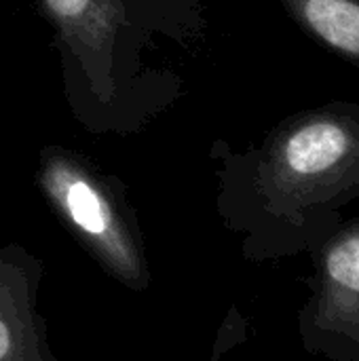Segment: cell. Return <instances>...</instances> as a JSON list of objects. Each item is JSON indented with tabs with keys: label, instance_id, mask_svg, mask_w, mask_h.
Wrapping results in <instances>:
<instances>
[{
	"label": "cell",
	"instance_id": "obj_1",
	"mask_svg": "<svg viewBox=\"0 0 359 361\" xmlns=\"http://www.w3.org/2000/svg\"><path fill=\"white\" fill-rule=\"evenodd\" d=\"M309 347L334 361H359V218L322 243L320 286L309 307Z\"/></svg>",
	"mask_w": 359,
	"mask_h": 361
},
{
	"label": "cell",
	"instance_id": "obj_2",
	"mask_svg": "<svg viewBox=\"0 0 359 361\" xmlns=\"http://www.w3.org/2000/svg\"><path fill=\"white\" fill-rule=\"evenodd\" d=\"M298 21L359 70V0H292Z\"/></svg>",
	"mask_w": 359,
	"mask_h": 361
},
{
	"label": "cell",
	"instance_id": "obj_3",
	"mask_svg": "<svg viewBox=\"0 0 359 361\" xmlns=\"http://www.w3.org/2000/svg\"><path fill=\"white\" fill-rule=\"evenodd\" d=\"M66 203H68V212L72 216V220L87 233L91 235H102L108 228V212L106 205L102 203V199L97 197V192L76 180L66 188Z\"/></svg>",
	"mask_w": 359,
	"mask_h": 361
},
{
	"label": "cell",
	"instance_id": "obj_4",
	"mask_svg": "<svg viewBox=\"0 0 359 361\" xmlns=\"http://www.w3.org/2000/svg\"><path fill=\"white\" fill-rule=\"evenodd\" d=\"M49 6L61 17H76L85 11L89 0H47Z\"/></svg>",
	"mask_w": 359,
	"mask_h": 361
},
{
	"label": "cell",
	"instance_id": "obj_5",
	"mask_svg": "<svg viewBox=\"0 0 359 361\" xmlns=\"http://www.w3.org/2000/svg\"><path fill=\"white\" fill-rule=\"evenodd\" d=\"M8 345H11V341H8V332H6V326L0 322V360L6 355V351H8Z\"/></svg>",
	"mask_w": 359,
	"mask_h": 361
}]
</instances>
